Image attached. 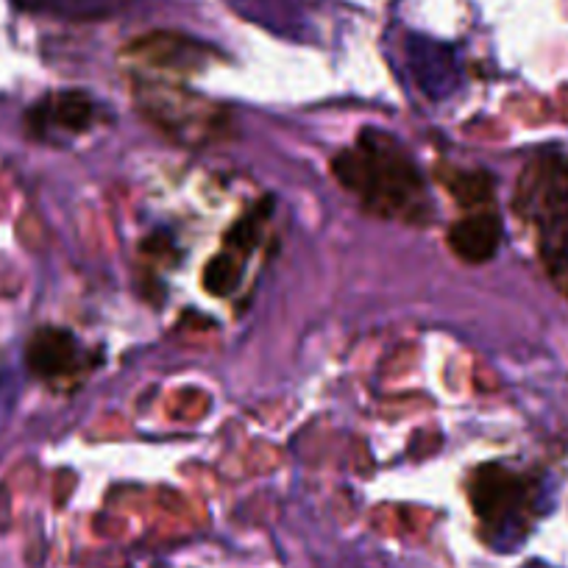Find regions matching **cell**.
Returning <instances> with one entry per match:
<instances>
[{"mask_svg": "<svg viewBox=\"0 0 568 568\" xmlns=\"http://www.w3.org/2000/svg\"><path fill=\"white\" fill-rule=\"evenodd\" d=\"M501 221L496 212H474V215L460 217L455 226L449 229V248L460 256L463 262H479L494 260L496 251L501 245Z\"/></svg>", "mask_w": 568, "mask_h": 568, "instance_id": "5b68a950", "label": "cell"}, {"mask_svg": "<svg viewBox=\"0 0 568 568\" xmlns=\"http://www.w3.org/2000/svg\"><path fill=\"white\" fill-rule=\"evenodd\" d=\"M240 271H243V256H237L234 251H223L206 265L204 287L212 296H229L237 287Z\"/></svg>", "mask_w": 568, "mask_h": 568, "instance_id": "8992f818", "label": "cell"}, {"mask_svg": "<svg viewBox=\"0 0 568 568\" xmlns=\"http://www.w3.org/2000/svg\"><path fill=\"white\" fill-rule=\"evenodd\" d=\"M446 184H449V190H452V195L457 199V204H463V206H483V204H488L490 195H494V179L483 171L455 173V176H452Z\"/></svg>", "mask_w": 568, "mask_h": 568, "instance_id": "52a82bcc", "label": "cell"}, {"mask_svg": "<svg viewBox=\"0 0 568 568\" xmlns=\"http://www.w3.org/2000/svg\"><path fill=\"white\" fill-rule=\"evenodd\" d=\"M81 348L68 329L59 326H42L31 335L26 346V363L31 374L40 379H62L79 368Z\"/></svg>", "mask_w": 568, "mask_h": 568, "instance_id": "3957f363", "label": "cell"}, {"mask_svg": "<svg viewBox=\"0 0 568 568\" xmlns=\"http://www.w3.org/2000/svg\"><path fill=\"white\" fill-rule=\"evenodd\" d=\"M267 212H271V201H267L265 206L260 204L254 212H248L245 217H240V221L234 223L232 232L226 234V248L234 251L237 256L251 254V251L256 248V243H260V229H262V223H265Z\"/></svg>", "mask_w": 568, "mask_h": 568, "instance_id": "ba28073f", "label": "cell"}, {"mask_svg": "<svg viewBox=\"0 0 568 568\" xmlns=\"http://www.w3.org/2000/svg\"><path fill=\"white\" fill-rule=\"evenodd\" d=\"M468 496H471L474 513L483 521V527L490 532H505L507 527L527 524L535 485L524 474L490 463L474 474Z\"/></svg>", "mask_w": 568, "mask_h": 568, "instance_id": "7a4b0ae2", "label": "cell"}, {"mask_svg": "<svg viewBox=\"0 0 568 568\" xmlns=\"http://www.w3.org/2000/svg\"><path fill=\"white\" fill-rule=\"evenodd\" d=\"M332 173L374 215L407 223H426L433 215L418 165L382 131H363L352 149L332 160Z\"/></svg>", "mask_w": 568, "mask_h": 568, "instance_id": "6da1fadb", "label": "cell"}, {"mask_svg": "<svg viewBox=\"0 0 568 568\" xmlns=\"http://www.w3.org/2000/svg\"><path fill=\"white\" fill-rule=\"evenodd\" d=\"M92 114H95V106H92L90 95H84V92H57V95L37 103L34 112H31V129L40 136L81 134V131L90 129Z\"/></svg>", "mask_w": 568, "mask_h": 568, "instance_id": "277c9868", "label": "cell"}]
</instances>
